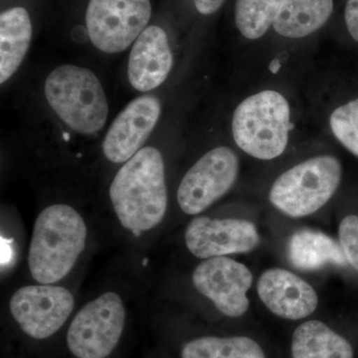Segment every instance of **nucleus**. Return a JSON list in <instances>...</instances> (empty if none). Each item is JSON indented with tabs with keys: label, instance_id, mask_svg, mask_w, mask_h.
<instances>
[{
	"label": "nucleus",
	"instance_id": "f257e3e1",
	"mask_svg": "<svg viewBox=\"0 0 358 358\" xmlns=\"http://www.w3.org/2000/svg\"><path fill=\"white\" fill-rule=\"evenodd\" d=\"M110 203L117 220L136 236L155 229L166 213L167 187L164 157L145 147L124 162L113 179Z\"/></svg>",
	"mask_w": 358,
	"mask_h": 358
},
{
	"label": "nucleus",
	"instance_id": "f03ea898",
	"mask_svg": "<svg viewBox=\"0 0 358 358\" xmlns=\"http://www.w3.org/2000/svg\"><path fill=\"white\" fill-rule=\"evenodd\" d=\"M86 222L67 204H53L37 216L28 250V268L37 284L55 285L69 274L86 247Z\"/></svg>",
	"mask_w": 358,
	"mask_h": 358
},
{
	"label": "nucleus",
	"instance_id": "7ed1b4c3",
	"mask_svg": "<svg viewBox=\"0 0 358 358\" xmlns=\"http://www.w3.org/2000/svg\"><path fill=\"white\" fill-rule=\"evenodd\" d=\"M47 102L73 131L94 134L105 127L109 103L98 77L87 68L59 66L47 77Z\"/></svg>",
	"mask_w": 358,
	"mask_h": 358
},
{
	"label": "nucleus",
	"instance_id": "20e7f679",
	"mask_svg": "<svg viewBox=\"0 0 358 358\" xmlns=\"http://www.w3.org/2000/svg\"><path fill=\"white\" fill-rule=\"evenodd\" d=\"M288 101L267 90L238 106L233 115V138L238 147L255 159L268 160L286 150L292 129Z\"/></svg>",
	"mask_w": 358,
	"mask_h": 358
},
{
	"label": "nucleus",
	"instance_id": "39448f33",
	"mask_svg": "<svg viewBox=\"0 0 358 358\" xmlns=\"http://www.w3.org/2000/svg\"><path fill=\"white\" fill-rule=\"evenodd\" d=\"M341 180V162L331 155H320L296 164L275 179L268 199L289 217H305L333 197Z\"/></svg>",
	"mask_w": 358,
	"mask_h": 358
},
{
	"label": "nucleus",
	"instance_id": "423d86ee",
	"mask_svg": "<svg viewBox=\"0 0 358 358\" xmlns=\"http://www.w3.org/2000/svg\"><path fill=\"white\" fill-rule=\"evenodd\" d=\"M126 324L121 296L107 292L87 303L71 322L67 345L77 358H106L114 352Z\"/></svg>",
	"mask_w": 358,
	"mask_h": 358
},
{
	"label": "nucleus",
	"instance_id": "0eeeda50",
	"mask_svg": "<svg viewBox=\"0 0 358 358\" xmlns=\"http://www.w3.org/2000/svg\"><path fill=\"white\" fill-rule=\"evenodd\" d=\"M152 16L150 0H90L89 38L103 53H120L134 43Z\"/></svg>",
	"mask_w": 358,
	"mask_h": 358
},
{
	"label": "nucleus",
	"instance_id": "6e6552de",
	"mask_svg": "<svg viewBox=\"0 0 358 358\" xmlns=\"http://www.w3.org/2000/svg\"><path fill=\"white\" fill-rule=\"evenodd\" d=\"M239 160L229 148L209 150L186 173L178 202L187 215H199L226 194L236 182Z\"/></svg>",
	"mask_w": 358,
	"mask_h": 358
},
{
	"label": "nucleus",
	"instance_id": "1a4fd4ad",
	"mask_svg": "<svg viewBox=\"0 0 358 358\" xmlns=\"http://www.w3.org/2000/svg\"><path fill=\"white\" fill-rule=\"evenodd\" d=\"M72 293L56 285L24 286L13 294L9 310L21 331L34 339L50 338L74 310Z\"/></svg>",
	"mask_w": 358,
	"mask_h": 358
},
{
	"label": "nucleus",
	"instance_id": "9d476101",
	"mask_svg": "<svg viewBox=\"0 0 358 358\" xmlns=\"http://www.w3.org/2000/svg\"><path fill=\"white\" fill-rule=\"evenodd\" d=\"M192 282L226 317H239L248 310L253 275L243 264L226 256L206 259L195 268Z\"/></svg>",
	"mask_w": 358,
	"mask_h": 358
},
{
	"label": "nucleus",
	"instance_id": "9b49d317",
	"mask_svg": "<svg viewBox=\"0 0 358 358\" xmlns=\"http://www.w3.org/2000/svg\"><path fill=\"white\" fill-rule=\"evenodd\" d=\"M185 245L196 258L247 253L260 243L256 226L243 219H212L199 216L185 230Z\"/></svg>",
	"mask_w": 358,
	"mask_h": 358
},
{
	"label": "nucleus",
	"instance_id": "f8f14e48",
	"mask_svg": "<svg viewBox=\"0 0 358 358\" xmlns=\"http://www.w3.org/2000/svg\"><path fill=\"white\" fill-rule=\"evenodd\" d=\"M162 105L152 95L129 102L112 122L103 141V152L113 164H124L143 148L159 122Z\"/></svg>",
	"mask_w": 358,
	"mask_h": 358
},
{
	"label": "nucleus",
	"instance_id": "ddd939ff",
	"mask_svg": "<svg viewBox=\"0 0 358 358\" xmlns=\"http://www.w3.org/2000/svg\"><path fill=\"white\" fill-rule=\"evenodd\" d=\"M259 298L273 313L285 320H298L312 315L319 299L301 278L284 268H271L258 281Z\"/></svg>",
	"mask_w": 358,
	"mask_h": 358
},
{
	"label": "nucleus",
	"instance_id": "4468645a",
	"mask_svg": "<svg viewBox=\"0 0 358 358\" xmlns=\"http://www.w3.org/2000/svg\"><path fill=\"white\" fill-rule=\"evenodd\" d=\"M173 64V52L166 31L159 26H148L129 53V83L143 93L152 91L166 81Z\"/></svg>",
	"mask_w": 358,
	"mask_h": 358
},
{
	"label": "nucleus",
	"instance_id": "2eb2a0df",
	"mask_svg": "<svg viewBox=\"0 0 358 358\" xmlns=\"http://www.w3.org/2000/svg\"><path fill=\"white\" fill-rule=\"evenodd\" d=\"M32 38L29 14L23 7L7 9L0 15V83L13 76L25 58Z\"/></svg>",
	"mask_w": 358,
	"mask_h": 358
},
{
	"label": "nucleus",
	"instance_id": "dca6fc26",
	"mask_svg": "<svg viewBox=\"0 0 358 358\" xmlns=\"http://www.w3.org/2000/svg\"><path fill=\"white\" fill-rule=\"evenodd\" d=\"M289 259L292 265L305 272L326 266H345L348 263L341 245L324 233L312 229L294 232L289 239Z\"/></svg>",
	"mask_w": 358,
	"mask_h": 358
},
{
	"label": "nucleus",
	"instance_id": "f3484780",
	"mask_svg": "<svg viewBox=\"0 0 358 358\" xmlns=\"http://www.w3.org/2000/svg\"><path fill=\"white\" fill-rule=\"evenodd\" d=\"M334 10V0H282L273 27L287 38H303L322 27Z\"/></svg>",
	"mask_w": 358,
	"mask_h": 358
},
{
	"label": "nucleus",
	"instance_id": "a211bd4d",
	"mask_svg": "<svg viewBox=\"0 0 358 358\" xmlns=\"http://www.w3.org/2000/svg\"><path fill=\"white\" fill-rule=\"evenodd\" d=\"M292 358H353L350 341L320 320H308L292 336Z\"/></svg>",
	"mask_w": 358,
	"mask_h": 358
},
{
	"label": "nucleus",
	"instance_id": "6ab92c4d",
	"mask_svg": "<svg viewBox=\"0 0 358 358\" xmlns=\"http://www.w3.org/2000/svg\"><path fill=\"white\" fill-rule=\"evenodd\" d=\"M181 358H266L254 339L247 336H202L185 343Z\"/></svg>",
	"mask_w": 358,
	"mask_h": 358
},
{
	"label": "nucleus",
	"instance_id": "aec40b11",
	"mask_svg": "<svg viewBox=\"0 0 358 358\" xmlns=\"http://www.w3.org/2000/svg\"><path fill=\"white\" fill-rule=\"evenodd\" d=\"M282 0H237L235 21L247 39H259L273 26Z\"/></svg>",
	"mask_w": 358,
	"mask_h": 358
},
{
	"label": "nucleus",
	"instance_id": "412c9836",
	"mask_svg": "<svg viewBox=\"0 0 358 358\" xmlns=\"http://www.w3.org/2000/svg\"><path fill=\"white\" fill-rule=\"evenodd\" d=\"M329 124L339 143L358 157V98L334 110Z\"/></svg>",
	"mask_w": 358,
	"mask_h": 358
},
{
	"label": "nucleus",
	"instance_id": "4be33fe9",
	"mask_svg": "<svg viewBox=\"0 0 358 358\" xmlns=\"http://www.w3.org/2000/svg\"><path fill=\"white\" fill-rule=\"evenodd\" d=\"M339 245L348 263L358 271V216H346L338 231Z\"/></svg>",
	"mask_w": 358,
	"mask_h": 358
},
{
	"label": "nucleus",
	"instance_id": "5701e85b",
	"mask_svg": "<svg viewBox=\"0 0 358 358\" xmlns=\"http://www.w3.org/2000/svg\"><path fill=\"white\" fill-rule=\"evenodd\" d=\"M345 20L348 32L358 42V0H348Z\"/></svg>",
	"mask_w": 358,
	"mask_h": 358
},
{
	"label": "nucleus",
	"instance_id": "b1692460",
	"mask_svg": "<svg viewBox=\"0 0 358 358\" xmlns=\"http://www.w3.org/2000/svg\"><path fill=\"white\" fill-rule=\"evenodd\" d=\"M195 7L200 13L210 15L223 6L225 0H193Z\"/></svg>",
	"mask_w": 358,
	"mask_h": 358
},
{
	"label": "nucleus",
	"instance_id": "393cba45",
	"mask_svg": "<svg viewBox=\"0 0 358 358\" xmlns=\"http://www.w3.org/2000/svg\"><path fill=\"white\" fill-rule=\"evenodd\" d=\"M268 68H270L271 72L275 74V73H278V71L280 70V68H281V63H280L279 60H274L271 63L270 67Z\"/></svg>",
	"mask_w": 358,
	"mask_h": 358
}]
</instances>
